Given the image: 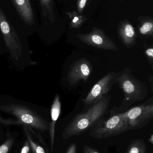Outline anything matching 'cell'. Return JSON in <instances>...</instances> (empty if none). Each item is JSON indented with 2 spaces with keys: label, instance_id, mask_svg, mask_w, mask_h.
Here are the masks:
<instances>
[{
  "label": "cell",
  "instance_id": "9a60e30c",
  "mask_svg": "<svg viewBox=\"0 0 153 153\" xmlns=\"http://www.w3.org/2000/svg\"><path fill=\"white\" fill-rule=\"evenodd\" d=\"M23 129L26 134L27 139L28 140L31 146V151L33 153H46L44 149L39 145L36 143L32 138L31 134L30 128L27 126H23Z\"/></svg>",
  "mask_w": 153,
  "mask_h": 153
},
{
  "label": "cell",
  "instance_id": "8fae6325",
  "mask_svg": "<svg viewBox=\"0 0 153 153\" xmlns=\"http://www.w3.org/2000/svg\"><path fill=\"white\" fill-rule=\"evenodd\" d=\"M118 28L119 35L124 45L129 49L132 48L137 42L136 34L133 26L128 22H123Z\"/></svg>",
  "mask_w": 153,
  "mask_h": 153
},
{
  "label": "cell",
  "instance_id": "6da1fadb",
  "mask_svg": "<svg viewBox=\"0 0 153 153\" xmlns=\"http://www.w3.org/2000/svg\"><path fill=\"white\" fill-rule=\"evenodd\" d=\"M47 109L43 106L17 99L9 94H0V123L27 126L41 132L49 129Z\"/></svg>",
  "mask_w": 153,
  "mask_h": 153
},
{
  "label": "cell",
  "instance_id": "44dd1931",
  "mask_svg": "<svg viewBox=\"0 0 153 153\" xmlns=\"http://www.w3.org/2000/svg\"><path fill=\"white\" fill-rule=\"evenodd\" d=\"M7 50L2 35L0 36V56L7 54Z\"/></svg>",
  "mask_w": 153,
  "mask_h": 153
},
{
  "label": "cell",
  "instance_id": "7c38bea8",
  "mask_svg": "<svg viewBox=\"0 0 153 153\" xmlns=\"http://www.w3.org/2000/svg\"><path fill=\"white\" fill-rule=\"evenodd\" d=\"M61 112V102L60 96L58 94L55 96L50 109L51 121L49 122V131L50 136L51 152L53 151L54 141L55 129L57 121L60 116Z\"/></svg>",
  "mask_w": 153,
  "mask_h": 153
},
{
  "label": "cell",
  "instance_id": "8992f818",
  "mask_svg": "<svg viewBox=\"0 0 153 153\" xmlns=\"http://www.w3.org/2000/svg\"><path fill=\"white\" fill-rule=\"evenodd\" d=\"M124 112L129 131L141 129L153 119V102L133 107Z\"/></svg>",
  "mask_w": 153,
  "mask_h": 153
},
{
  "label": "cell",
  "instance_id": "4fadbf2b",
  "mask_svg": "<svg viewBox=\"0 0 153 153\" xmlns=\"http://www.w3.org/2000/svg\"><path fill=\"white\" fill-rule=\"evenodd\" d=\"M42 10V16L50 23L55 20L54 9V0H39Z\"/></svg>",
  "mask_w": 153,
  "mask_h": 153
},
{
  "label": "cell",
  "instance_id": "3957f363",
  "mask_svg": "<svg viewBox=\"0 0 153 153\" xmlns=\"http://www.w3.org/2000/svg\"><path fill=\"white\" fill-rule=\"evenodd\" d=\"M109 103L110 98L106 94L90 106L86 111L75 116L64 128L63 139L66 140L73 137L80 136L90 130L107 114Z\"/></svg>",
  "mask_w": 153,
  "mask_h": 153
},
{
  "label": "cell",
  "instance_id": "5b68a950",
  "mask_svg": "<svg viewBox=\"0 0 153 153\" xmlns=\"http://www.w3.org/2000/svg\"><path fill=\"white\" fill-rule=\"evenodd\" d=\"M129 131L125 112H111L108 117L100 120L90 129V136L97 139L117 136Z\"/></svg>",
  "mask_w": 153,
  "mask_h": 153
},
{
  "label": "cell",
  "instance_id": "ba28073f",
  "mask_svg": "<svg viewBox=\"0 0 153 153\" xmlns=\"http://www.w3.org/2000/svg\"><path fill=\"white\" fill-rule=\"evenodd\" d=\"M118 73L110 72L99 80L92 88L84 101L86 107H90L99 100L109 91L113 85L117 83Z\"/></svg>",
  "mask_w": 153,
  "mask_h": 153
},
{
  "label": "cell",
  "instance_id": "d6986e66",
  "mask_svg": "<svg viewBox=\"0 0 153 153\" xmlns=\"http://www.w3.org/2000/svg\"><path fill=\"white\" fill-rule=\"evenodd\" d=\"M83 16H75L74 18H73L71 22V27L75 28H78L81 27L82 24L84 22V19H81Z\"/></svg>",
  "mask_w": 153,
  "mask_h": 153
},
{
  "label": "cell",
  "instance_id": "603a6c76",
  "mask_svg": "<svg viewBox=\"0 0 153 153\" xmlns=\"http://www.w3.org/2000/svg\"><path fill=\"white\" fill-rule=\"evenodd\" d=\"M83 153H100L96 149L84 145L83 146Z\"/></svg>",
  "mask_w": 153,
  "mask_h": 153
},
{
  "label": "cell",
  "instance_id": "52a82bcc",
  "mask_svg": "<svg viewBox=\"0 0 153 153\" xmlns=\"http://www.w3.org/2000/svg\"><path fill=\"white\" fill-rule=\"evenodd\" d=\"M76 37L83 43L96 48L118 51V47L115 42L101 29L93 27L92 31L90 33L78 34L76 35Z\"/></svg>",
  "mask_w": 153,
  "mask_h": 153
},
{
  "label": "cell",
  "instance_id": "7402d4cb",
  "mask_svg": "<svg viewBox=\"0 0 153 153\" xmlns=\"http://www.w3.org/2000/svg\"><path fill=\"white\" fill-rule=\"evenodd\" d=\"M31 149V148L29 142L27 139L23 145V147L22 148L20 153H30Z\"/></svg>",
  "mask_w": 153,
  "mask_h": 153
},
{
  "label": "cell",
  "instance_id": "cb8c5ba5",
  "mask_svg": "<svg viewBox=\"0 0 153 153\" xmlns=\"http://www.w3.org/2000/svg\"><path fill=\"white\" fill-rule=\"evenodd\" d=\"M76 153V145L75 143L71 144L69 146V147L67 149L66 153Z\"/></svg>",
  "mask_w": 153,
  "mask_h": 153
},
{
  "label": "cell",
  "instance_id": "30bf717a",
  "mask_svg": "<svg viewBox=\"0 0 153 153\" xmlns=\"http://www.w3.org/2000/svg\"><path fill=\"white\" fill-rule=\"evenodd\" d=\"M15 9L25 24L32 26L35 24V17L29 0H12Z\"/></svg>",
  "mask_w": 153,
  "mask_h": 153
},
{
  "label": "cell",
  "instance_id": "e0dca14e",
  "mask_svg": "<svg viewBox=\"0 0 153 153\" xmlns=\"http://www.w3.org/2000/svg\"><path fill=\"white\" fill-rule=\"evenodd\" d=\"M14 143V138L9 137L0 146V153H8Z\"/></svg>",
  "mask_w": 153,
  "mask_h": 153
},
{
  "label": "cell",
  "instance_id": "5bb4252c",
  "mask_svg": "<svg viewBox=\"0 0 153 153\" xmlns=\"http://www.w3.org/2000/svg\"><path fill=\"white\" fill-rule=\"evenodd\" d=\"M146 146L144 140L137 139L131 142L125 153H146Z\"/></svg>",
  "mask_w": 153,
  "mask_h": 153
},
{
  "label": "cell",
  "instance_id": "2e32d148",
  "mask_svg": "<svg viewBox=\"0 0 153 153\" xmlns=\"http://www.w3.org/2000/svg\"><path fill=\"white\" fill-rule=\"evenodd\" d=\"M139 32L143 36H152L153 22L152 21H147L143 22L139 28Z\"/></svg>",
  "mask_w": 153,
  "mask_h": 153
},
{
  "label": "cell",
  "instance_id": "d4e9b609",
  "mask_svg": "<svg viewBox=\"0 0 153 153\" xmlns=\"http://www.w3.org/2000/svg\"><path fill=\"white\" fill-rule=\"evenodd\" d=\"M148 141L149 142L151 143L152 144H153V134H152L151 136H150V138L148 139Z\"/></svg>",
  "mask_w": 153,
  "mask_h": 153
},
{
  "label": "cell",
  "instance_id": "7a4b0ae2",
  "mask_svg": "<svg viewBox=\"0 0 153 153\" xmlns=\"http://www.w3.org/2000/svg\"><path fill=\"white\" fill-rule=\"evenodd\" d=\"M0 31L7 48L8 62L11 68L19 71L37 65V63L31 57L32 51L28 41L9 22L1 8Z\"/></svg>",
  "mask_w": 153,
  "mask_h": 153
},
{
  "label": "cell",
  "instance_id": "ac0fdd59",
  "mask_svg": "<svg viewBox=\"0 0 153 153\" xmlns=\"http://www.w3.org/2000/svg\"><path fill=\"white\" fill-rule=\"evenodd\" d=\"M144 53L153 69V48L152 46L145 45L144 48Z\"/></svg>",
  "mask_w": 153,
  "mask_h": 153
},
{
  "label": "cell",
  "instance_id": "277c9868",
  "mask_svg": "<svg viewBox=\"0 0 153 153\" xmlns=\"http://www.w3.org/2000/svg\"><path fill=\"white\" fill-rule=\"evenodd\" d=\"M116 82L124 94L121 104L122 108L143 100L148 96L147 85L135 77L129 68H126L118 72Z\"/></svg>",
  "mask_w": 153,
  "mask_h": 153
},
{
  "label": "cell",
  "instance_id": "9c48e42d",
  "mask_svg": "<svg viewBox=\"0 0 153 153\" xmlns=\"http://www.w3.org/2000/svg\"><path fill=\"white\" fill-rule=\"evenodd\" d=\"M93 70L90 62L86 58L83 57L76 60L69 67L67 82L71 86L75 85L81 81L85 83L92 73Z\"/></svg>",
  "mask_w": 153,
  "mask_h": 153
},
{
  "label": "cell",
  "instance_id": "ffe728a7",
  "mask_svg": "<svg viewBox=\"0 0 153 153\" xmlns=\"http://www.w3.org/2000/svg\"><path fill=\"white\" fill-rule=\"evenodd\" d=\"M90 0H78L77 4V11L79 13L83 11L87 4L89 3Z\"/></svg>",
  "mask_w": 153,
  "mask_h": 153
}]
</instances>
